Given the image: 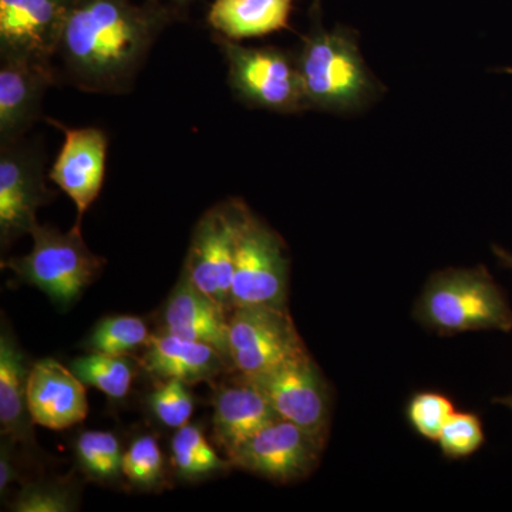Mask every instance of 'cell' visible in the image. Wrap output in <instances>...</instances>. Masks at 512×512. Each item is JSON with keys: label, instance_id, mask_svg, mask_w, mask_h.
Masks as SVG:
<instances>
[{"label": "cell", "instance_id": "1", "mask_svg": "<svg viewBox=\"0 0 512 512\" xmlns=\"http://www.w3.org/2000/svg\"><path fill=\"white\" fill-rule=\"evenodd\" d=\"M154 15L128 0H77L57 47L74 82L96 92L120 89L154 42Z\"/></svg>", "mask_w": 512, "mask_h": 512}, {"label": "cell", "instance_id": "2", "mask_svg": "<svg viewBox=\"0 0 512 512\" xmlns=\"http://www.w3.org/2000/svg\"><path fill=\"white\" fill-rule=\"evenodd\" d=\"M296 62L311 109L352 113L369 106L382 93L356 36L342 26L312 28Z\"/></svg>", "mask_w": 512, "mask_h": 512}, {"label": "cell", "instance_id": "3", "mask_svg": "<svg viewBox=\"0 0 512 512\" xmlns=\"http://www.w3.org/2000/svg\"><path fill=\"white\" fill-rule=\"evenodd\" d=\"M414 315L421 325L443 336L470 330H512L510 302L484 266L446 269L431 276Z\"/></svg>", "mask_w": 512, "mask_h": 512}, {"label": "cell", "instance_id": "4", "mask_svg": "<svg viewBox=\"0 0 512 512\" xmlns=\"http://www.w3.org/2000/svg\"><path fill=\"white\" fill-rule=\"evenodd\" d=\"M30 235L32 251L2 265L57 303L67 305L76 301L103 268V259L84 242L80 224L67 232L37 225Z\"/></svg>", "mask_w": 512, "mask_h": 512}, {"label": "cell", "instance_id": "5", "mask_svg": "<svg viewBox=\"0 0 512 512\" xmlns=\"http://www.w3.org/2000/svg\"><path fill=\"white\" fill-rule=\"evenodd\" d=\"M228 79L238 99L275 113L311 110L298 62L275 47H245L222 37Z\"/></svg>", "mask_w": 512, "mask_h": 512}, {"label": "cell", "instance_id": "6", "mask_svg": "<svg viewBox=\"0 0 512 512\" xmlns=\"http://www.w3.org/2000/svg\"><path fill=\"white\" fill-rule=\"evenodd\" d=\"M288 279L284 241L242 205L235 242L232 309L252 305L288 309Z\"/></svg>", "mask_w": 512, "mask_h": 512}, {"label": "cell", "instance_id": "7", "mask_svg": "<svg viewBox=\"0 0 512 512\" xmlns=\"http://www.w3.org/2000/svg\"><path fill=\"white\" fill-rule=\"evenodd\" d=\"M229 353L239 375H261L308 352L288 309L237 306L229 313Z\"/></svg>", "mask_w": 512, "mask_h": 512}, {"label": "cell", "instance_id": "8", "mask_svg": "<svg viewBox=\"0 0 512 512\" xmlns=\"http://www.w3.org/2000/svg\"><path fill=\"white\" fill-rule=\"evenodd\" d=\"M244 379L264 393L281 419L326 440L332 407L329 386L308 352Z\"/></svg>", "mask_w": 512, "mask_h": 512}, {"label": "cell", "instance_id": "9", "mask_svg": "<svg viewBox=\"0 0 512 512\" xmlns=\"http://www.w3.org/2000/svg\"><path fill=\"white\" fill-rule=\"evenodd\" d=\"M242 205L237 201L220 205L198 221L183 271L192 284L228 315L232 312L235 242Z\"/></svg>", "mask_w": 512, "mask_h": 512}, {"label": "cell", "instance_id": "10", "mask_svg": "<svg viewBox=\"0 0 512 512\" xmlns=\"http://www.w3.org/2000/svg\"><path fill=\"white\" fill-rule=\"evenodd\" d=\"M326 440L279 419L256 433L228 457L232 467L276 481L302 480L318 466Z\"/></svg>", "mask_w": 512, "mask_h": 512}, {"label": "cell", "instance_id": "11", "mask_svg": "<svg viewBox=\"0 0 512 512\" xmlns=\"http://www.w3.org/2000/svg\"><path fill=\"white\" fill-rule=\"evenodd\" d=\"M77 0H0V55L50 63Z\"/></svg>", "mask_w": 512, "mask_h": 512}, {"label": "cell", "instance_id": "12", "mask_svg": "<svg viewBox=\"0 0 512 512\" xmlns=\"http://www.w3.org/2000/svg\"><path fill=\"white\" fill-rule=\"evenodd\" d=\"M42 163L18 141L0 146V241L6 247L16 238L32 234L36 211L46 201Z\"/></svg>", "mask_w": 512, "mask_h": 512}, {"label": "cell", "instance_id": "13", "mask_svg": "<svg viewBox=\"0 0 512 512\" xmlns=\"http://www.w3.org/2000/svg\"><path fill=\"white\" fill-rule=\"evenodd\" d=\"M63 131L62 150L49 178L76 205L77 224H80L103 187L107 137L96 127L64 128Z\"/></svg>", "mask_w": 512, "mask_h": 512}, {"label": "cell", "instance_id": "14", "mask_svg": "<svg viewBox=\"0 0 512 512\" xmlns=\"http://www.w3.org/2000/svg\"><path fill=\"white\" fill-rule=\"evenodd\" d=\"M52 80L50 63L0 55V146L16 143L35 123Z\"/></svg>", "mask_w": 512, "mask_h": 512}, {"label": "cell", "instance_id": "15", "mask_svg": "<svg viewBox=\"0 0 512 512\" xmlns=\"http://www.w3.org/2000/svg\"><path fill=\"white\" fill-rule=\"evenodd\" d=\"M28 409L33 423L39 426L69 429L87 417L86 387L72 369L57 360H40L29 370Z\"/></svg>", "mask_w": 512, "mask_h": 512}, {"label": "cell", "instance_id": "16", "mask_svg": "<svg viewBox=\"0 0 512 512\" xmlns=\"http://www.w3.org/2000/svg\"><path fill=\"white\" fill-rule=\"evenodd\" d=\"M228 318V313L183 272L165 305L164 332L214 346L232 367Z\"/></svg>", "mask_w": 512, "mask_h": 512}, {"label": "cell", "instance_id": "17", "mask_svg": "<svg viewBox=\"0 0 512 512\" xmlns=\"http://www.w3.org/2000/svg\"><path fill=\"white\" fill-rule=\"evenodd\" d=\"M279 419L264 393L244 377H239L232 386H221L215 393L214 437L227 458L245 441Z\"/></svg>", "mask_w": 512, "mask_h": 512}, {"label": "cell", "instance_id": "18", "mask_svg": "<svg viewBox=\"0 0 512 512\" xmlns=\"http://www.w3.org/2000/svg\"><path fill=\"white\" fill-rule=\"evenodd\" d=\"M143 366L160 379H180L185 383L214 379L231 367L214 346L167 332L150 336Z\"/></svg>", "mask_w": 512, "mask_h": 512}, {"label": "cell", "instance_id": "19", "mask_svg": "<svg viewBox=\"0 0 512 512\" xmlns=\"http://www.w3.org/2000/svg\"><path fill=\"white\" fill-rule=\"evenodd\" d=\"M28 362L2 326L0 335V429L3 439L13 443H33V420L28 409Z\"/></svg>", "mask_w": 512, "mask_h": 512}, {"label": "cell", "instance_id": "20", "mask_svg": "<svg viewBox=\"0 0 512 512\" xmlns=\"http://www.w3.org/2000/svg\"><path fill=\"white\" fill-rule=\"evenodd\" d=\"M292 6L293 0H215L208 20L222 37L251 39L285 29Z\"/></svg>", "mask_w": 512, "mask_h": 512}, {"label": "cell", "instance_id": "21", "mask_svg": "<svg viewBox=\"0 0 512 512\" xmlns=\"http://www.w3.org/2000/svg\"><path fill=\"white\" fill-rule=\"evenodd\" d=\"M171 454L175 470L187 480H198L232 467L228 458L218 456L200 427L190 423L175 433Z\"/></svg>", "mask_w": 512, "mask_h": 512}, {"label": "cell", "instance_id": "22", "mask_svg": "<svg viewBox=\"0 0 512 512\" xmlns=\"http://www.w3.org/2000/svg\"><path fill=\"white\" fill-rule=\"evenodd\" d=\"M70 369L84 384L116 400L127 396L136 376V367L127 356L97 352L72 360Z\"/></svg>", "mask_w": 512, "mask_h": 512}, {"label": "cell", "instance_id": "23", "mask_svg": "<svg viewBox=\"0 0 512 512\" xmlns=\"http://www.w3.org/2000/svg\"><path fill=\"white\" fill-rule=\"evenodd\" d=\"M150 333L146 322L136 316H111L97 323L89 338L92 352L127 356L140 346H146Z\"/></svg>", "mask_w": 512, "mask_h": 512}, {"label": "cell", "instance_id": "24", "mask_svg": "<svg viewBox=\"0 0 512 512\" xmlns=\"http://www.w3.org/2000/svg\"><path fill=\"white\" fill-rule=\"evenodd\" d=\"M80 466L96 480H113L123 473V450L109 431H84L76 443Z\"/></svg>", "mask_w": 512, "mask_h": 512}, {"label": "cell", "instance_id": "25", "mask_svg": "<svg viewBox=\"0 0 512 512\" xmlns=\"http://www.w3.org/2000/svg\"><path fill=\"white\" fill-rule=\"evenodd\" d=\"M454 403L446 394L420 392L407 404L406 416L410 426L423 439L439 440L441 430L453 416Z\"/></svg>", "mask_w": 512, "mask_h": 512}, {"label": "cell", "instance_id": "26", "mask_svg": "<svg viewBox=\"0 0 512 512\" xmlns=\"http://www.w3.org/2000/svg\"><path fill=\"white\" fill-rule=\"evenodd\" d=\"M441 453L448 460H460L477 453L485 443L483 423L476 413L454 412L441 430Z\"/></svg>", "mask_w": 512, "mask_h": 512}, {"label": "cell", "instance_id": "27", "mask_svg": "<svg viewBox=\"0 0 512 512\" xmlns=\"http://www.w3.org/2000/svg\"><path fill=\"white\" fill-rule=\"evenodd\" d=\"M187 384L180 379H165L148 396L151 412L170 429H181L194 412V397Z\"/></svg>", "mask_w": 512, "mask_h": 512}, {"label": "cell", "instance_id": "28", "mask_svg": "<svg viewBox=\"0 0 512 512\" xmlns=\"http://www.w3.org/2000/svg\"><path fill=\"white\" fill-rule=\"evenodd\" d=\"M163 453L153 436H141L133 441L123 456V476L141 487L156 485L163 476Z\"/></svg>", "mask_w": 512, "mask_h": 512}, {"label": "cell", "instance_id": "29", "mask_svg": "<svg viewBox=\"0 0 512 512\" xmlns=\"http://www.w3.org/2000/svg\"><path fill=\"white\" fill-rule=\"evenodd\" d=\"M76 508L74 495L62 484H29L12 504L18 512H69Z\"/></svg>", "mask_w": 512, "mask_h": 512}, {"label": "cell", "instance_id": "30", "mask_svg": "<svg viewBox=\"0 0 512 512\" xmlns=\"http://www.w3.org/2000/svg\"><path fill=\"white\" fill-rule=\"evenodd\" d=\"M12 443L13 441L3 439L2 451H0V493L2 495H5V491L16 478V468L13 464L12 451H10Z\"/></svg>", "mask_w": 512, "mask_h": 512}, {"label": "cell", "instance_id": "31", "mask_svg": "<svg viewBox=\"0 0 512 512\" xmlns=\"http://www.w3.org/2000/svg\"><path fill=\"white\" fill-rule=\"evenodd\" d=\"M494 252L505 266L512 269V254H508V252L503 251L501 248H494Z\"/></svg>", "mask_w": 512, "mask_h": 512}, {"label": "cell", "instance_id": "32", "mask_svg": "<svg viewBox=\"0 0 512 512\" xmlns=\"http://www.w3.org/2000/svg\"><path fill=\"white\" fill-rule=\"evenodd\" d=\"M494 403L504 404V406L510 407V409L512 410V396L498 397V399H494Z\"/></svg>", "mask_w": 512, "mask_h": 512}, {"label": "cell", "instance_id": "33", "mask_svg": "<svg viewBox=\"0 0 512 512\" xmlns=\"http://www.w3.org/2000/svg\"><path fill=\"white\" fill-rule=\"evenodd\" d=\"M504 72L512 74V67H507V69H504Z\"/></svg>", "mask_w": 512, "mask_h": 512}]
</instances>
